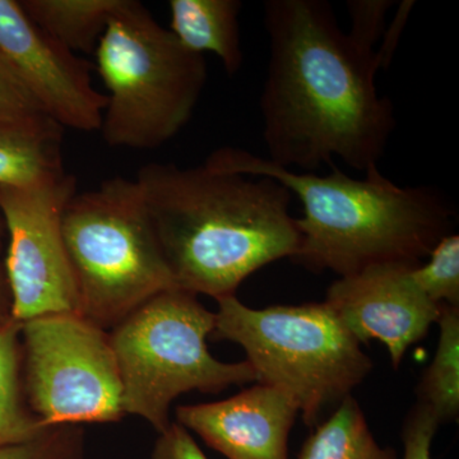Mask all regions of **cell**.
I'll list each match as a JSON object with an SVG mask.
<instances>
[{"instance_id": "1", "label": "cell", "mask_w": 459, "mask_h": 459, "mask_svg": "<svg viewBox=\"0 0 459 459\" xmlns=\"http://www.w3.org/2000/svg\"><path fill=\"white\" fill-rule=\"evenodd\" d=\"M270 62L261 95L263 140L281 168L314 172L333 159L367 172L395 129L377 93L376 51L359 48L325 0H267Z\"/></svg>"}, {"instance_id": "2", "label": "cell", "mask_w": 459, "mask_h": 459, "mask_svg": "<svg viewBox=\"0 0 459 459\" xmlns=\"http://www.w3.org/2000/svg\"><path fill=\"white\" fill-rule=\"evenodd\" d=\"M151 221L178 289L220 299L247 277L294 258L292 195L264 175L204 164H148L137 175Z\"/></svg>"}, {"instance_id": "3", "label": "cell", "mask_w": 459, "mask_h": 459, "mask_svg": "<svg viewBox=\"0 0 459 459\" xmlns=\"http://www.w3.org/2000/svg\"><path fill=\"white\" fill-rule=\"evenodd\" d=\"M223 170L264 175L300 199L296 219L300 241L292 261L313 272L351 276L377 264L420 265L440 238L452 234L455 211L430 186H400L377 166L353 179L336 165L325 177L272 164L237 147H221L205 159Z\"/></svg>"}, {"instance_id": "4", "label": "cell", "mask_w": 459, "mask_h": 459, "mask_svg": "<svg viewBox=\"0 0 459 459\" xmlns=\"http://www.w3.org/2000/svg\"><path fill=\"white\" fill-rule=\"evenodd\" d=\"M93 54L108 91L100 128L108 146L156 150L188 124L207 82L204 56L141 2L122 0Z\"/></svg>"}, {"instance_id": "5", "label": "cell", "mask_w": 459, "mask_h": 459, "mask_svg": "<svg viewBox=\"0 0 459 459\" xmlns=\"http://www.w3.org/2000/svg\"><path fill=\"white\" fill-rule=\"evenodd\" d=\"M213 340L240 344L256 383L289 395L307 427L361 385L373 361L325 303L253 309L217 299Z\"/></svg>"}, {"instance_id": "6", "label": "cell", "mask_w": 459, "mask_h": 459, "mask_svg": "<svg viewBox=\"0 0 459 459\" xmlns=\"http://www.w3.org/2000/svg\"><path fill=\"white\" fill-rule=\"evenodd\" d=\"M63 237L77 286L78 313L115 327L153 296L178 289L137 181L115 177L75 193Z\"/></svg>"}, {"instance_id": "7", "label": "cell", "mask_w": 459, "mask_h": 459, "mask_svg": "<svg viewBox=\"0 0 459 459\" xmlns=\"http://www.w3.org/2000/svg\"><path fill=\"white\" fill-rule=\"evenodd\" d=\"M216 314L197 295L171 289L142 304L110 334L123 385L126 415L147 420L157 433L170 427L172 401L190 391L219 394L255 383L249 362L228 364L208 351Z\"/></svg>"}, {"instance_id": "8", "label": "cell", "mask_w": 459, "mask_h": 459, "mask_svg": "<svg viewBox=\"0 0 459 459\" xmlns=\"http://www.w3.org/2000/svg\"><path fill=\"white\" fill-rule=\"evenodd\" d=\"M25 394L47 427L119 421L123 385L110 334L77 313L21 323Z\"/></svg>"}, {"instance_id": "9", "label": "cell", "mask_w": 459, "mask_h": 459, "mask_svg": "<svg viewBox=\"0 0 459 459\" xmlns=\"http://www.w3.org/2000/svg\"><path fill=\"white\" fill-rule=\"evenodd\" d=\"M75 193L77 179L68 172L40 186L0 188V214L9 234L5 276L17 322L78 313L63 237V213Z\"/></svg>"}, {"instance_id": "10", "label": "cell", "mask_w": 459, "mask_h": 459, "mask_svg": "<svg viewBox=\"0 0 459 459\" xmlns=\"http://www.w3.org/2000/svg\"><path fill=\"white\" fill-rule=\"evenodd\" d=\"M0 65L63 128H101L108 100L93 87L90 63L57 44L14 0H0Z\"/></svg>"}, {"instance_id": "11", "label": "cell", "mask_w": 459, "mask_h": 459, "mask_svg": "<svg viewBox=\"0 0 459 459\" xmlns=\"http://www.w3.org/2000/svg\"><path fill=\"white\" fill-rule=\"evenodd\" d=\"M418 265L377 264L341 277L328 289L325 303L360 343L385 344L394 368L407 350L427 336L440 316L442 305L433 303L411 270Z\"/></svg>"}, {"instance_id": "12", "label": "cell", "mask_w": 459, "mask_h": 459, "mask_svg": "<svg viewBox=\"0 0 459 459\" xmlns=\"http://www.w3.org/2000/svg\"><path fill=\"white\" fill-rule=\"evenodd\" d=\"M298 413L289 395L258 383L228 400L178 407L177 420L228 459H289Z\"/></svg>"}, {"instance_id": "13", "label": "cell", "mask_w": 459, "mask_h": 459, "mask_svg": "<svg viewBox=\"0 0 459 459\" xmlns=\"http://www.w3.org/2000/svg\"><path fill=\"white\" fill-rule=\"evenodd\" d=\"M65 128L48 115L0 120V188L40 186L65 174Z\"/></svg>"}, {"instance_id": "14", "label": "cell", "mask_w": 459, "mask_h": 459, "mask_svg": "<svg viewBox=\"0 0 459 459\" xmlns=\"http://www.w3.org/2000/svg\"><path fill=\"white\" fill-rule=\"evenodd\" d=\"M170 31L192 53H212L229 75L244 63L238 0H170Z\"/></svg>"}, {"instance_id": "15", "label": "cell", "mask_w": 459, "mask_h": 459, "mask_svg": "<svg viewBox=\"0 0 459 459\" xmlns=\"http://www.w3.org/2000/svg\"><path fill=\"white\" fill-rule=\"evenodd\" d=\"M122 0H26V13L71 53H95L108 20Z\"/></svg>"}, {"instance_id": "16", "label": "cell", "mask_w": 459, "mask_h": 459, "mask_svg": "<svg viewBox=\"0 0 459 459\" xmlns=\"http://www.w3.org/2000/svg\"><path fill=\"white\" fill-rule=\"evenodd\" d=\"M21 360V323L12 318L0 325V448L31 442L53 428L27 403Z\"/></svg>"}, {"instance_id": "17", "label": "cell", "mask_w": 459, "mask_h": 459, "mask_svg": "<svg viewBox=\"0 0 459 459\" xmlns=\"http://www.w3.org/2000/svg\"><path fill=\"white\" fill-rule=\"evenodd\" d=\"M298 459H398L383 448L368 427L367 419L352 395L344 398L325 422L305 440Z\"/></svg>"}, {"instance_id": "18", "label": "cell", "mask_w": 459, "mask_h": 459, "mask_svg": "<svg viewBox=\"0 0 459 459\" xmlns=\"http://www.w3.org/2000/svg\"><path fill=\"white\" fill-rule=\"evenodd\" d=\"M439 343L420 385V402L437 421H451L459 412V307L442 305L437 319Z\"/></svg>"}, {"instance_id": "19", "label": "cell", "mask_w": 459, "mask_h": 459, "mask_svg": "<svg viewBox=\"0 0 459 459\" xmlns=\"http://www.w3.org/2000/svg\"><path fill=\"white\" fill-rule=\"evenodd\" d=\"M419 289L437 305L459 307V237L440 238L429 255V262L411 270Z\"/></svg>"}, {"instance_id": "20", "label": "cell", "mask_w": 459, "mask_h": 459, "mask_svg": "<svg viewBox=\"0 0 459 459\" xmlns=\"http://www.w3.org/2000/svg\"><path fill=\"white\" fill-rule=\"evenodd\" d=\"M0 459H84V433L80 425H59L31 442L2 446Z\"/></svg>"}, {"instance_id": "21", "label": "cell", "mask_w": 459, "mask_h": 459, "mask_svg": "<svg viewBox=\"0 0 459 459\" xmlns=\"http://www.w3.org/2000/svg\"><path fill=\"white\" fill-rule=\"evenodd\" d=\"M394 4L392 0H349L351 30L347 35L361 49L376 51L385 31L386 14Z\"/></svg>"}, {"instance_id": "22", "label": "cell", "mask_w": 459, "mask_h": 459, "mask_svg": "<svg viewBox=\"0 0 459 459\" xmlns=\"http://www.w3.org/2000/svg\"><path fill=\"white\" fill-rule=\"evenodd\" d=\"M440 422L428 407L418 403L403 429V459H431V444Z\"/></svg>"}, {"instance_id": "23", "label": "cell", "mask_w": 459, "mask_h": 459, "mask_svg": "<svg viewBox=\"0 0 459 459\" xmlns=\"http://www.w3.org/2000/svg\"><path fill=\"white\" fill-rule=\"evenodd\" d=\"M47 115L0 65V120L25 119V117Z\"/></svg>"}, {"instance_id": "24", "label": "cell", "mask_w": 459, "mask_h": 459, "mask_svg": "<svg viewBox=\"0 0 459 459\" xmlns=\"http://www.w3.org/2000/svg\"><path fill=\"white\" fill-rule=\"evenodd\" d=\"M152 459H208L186 428L171 422L160 434L152 452Z\"/></svg>"}, {"instance_id": "25", "label": "cell", "mask_w": 459, "mask_h": 459, "mask_svg": "<svg viewBox=\"0 0 459 459\" xmlns=\"http://www.w3.org/2000/svg\"><path fill=\"white\" fill-rule=\"evenodd\" d=\"M413 2H403L398 7L397 13L394 22L391 26L385 27V31L383 33L382 45L379 49H376V59L379 69L388 68L394 59L395 48H397L398 41L406 26L407 20H409L411 9L413 8Z\"/></svg>"}, {"instance_id": "26", "label": "cell", "mask_w": 459, "mask_h": 459, "mask_svg": "<svg viewBox=\"0 0 459 459\" xmlns=\"http://www.w3.org/2000/svg\"><path fill=\"white\" fill-rule=\"evenodd\" d=\"M5 285L8 286L7 279L3 277L2 268H0V325H4L5 322L12 319L11 303H8L7 300V290H5Z\"/></svg>"}]
</instances>
